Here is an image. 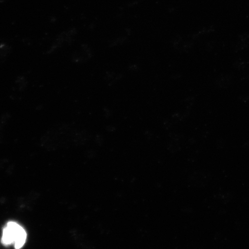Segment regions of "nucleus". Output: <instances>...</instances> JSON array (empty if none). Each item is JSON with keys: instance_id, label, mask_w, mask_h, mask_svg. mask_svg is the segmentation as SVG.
Masks as SVG:
<instances>
[{"instance_id": "f257e3e1", "label": "nucleus", "mask_w": 249, "mask_h": 249, "mask_svg": "<svg viewBox=\"0 0 249 249\" xmlns=\"http://www.w3.org/2000/svg\"><path fill=\"white\" fill-rule=\"evenodd\" d=\"M27 233L20 224L10 221L2 230V244L5 247L14 245L15 249H21L26 244Z\"/></svg>"}]
</instances>
